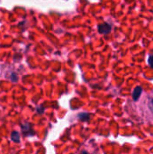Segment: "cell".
<instances>
[{
  "instance_id": "cell-1",
  "label": "cell",
  "mask_w": 153,
  "mask_h": 154,
  "mask_svg": "<svg viewBox=\"0 0 153 154\" xmlns=\"http://www.w3.org/2000/svg\"><path fill=\"white\" fill-rule=\"evenodd\" d=\"M97 28H98V32L102 34H106V33L110 32V31H111V25L106 23L99 24Z\"/></svg>"
},
{
  "instance_id": "cell-2",
  "label": "cell",
  "mask_w": 153,
  "mask_h": 154,
  "mask_svg": "<svg viewBox=\"0 0 153 154\" xmlns=\"http://www.w3.org/2000/svg\"><path fill=\"white\" fill-rule=\"evenodd\" d=\"M142 92V88L141 87L135 88V89L133 90V98L134 101H136V100L139 99V97H141Z\"/></svg>"
},
{
  "instance_id": "cell-3",
  "label": "cell",
  "mask_w": 153,
  "mask_h": 154,
  "mask_svg": "<svg viewBox=\"0 0 153 154\" xmlns=\"http://www.w3.org/2000/svg\"><path fill=\"white\" fill-rule=\"evenodd\" d=\"M11 140H12L14 143H19V142H20V135H19V133L16 132V131L12 132V134H11Z\"/></svg>"
},
{
  "instance_id": "cell-4",
  "label": "cell",
  "mask_w": 153,
  "mask_h": 154,
  "mask_svg": "<svg viewBox=\"0 0 153 154\" xmlns=\"http://www.w3.org/2000/svg\"><path fill=\"white\" fill-rule=\"evenodd\" d=\"M78 118L82 121H87V120H89L90 118V115L89 114H87V113H82L79 115Z\"/></svg>"
},
{
  "instance_id": "cell-5",
  "label": "cell",
  "mask_w": 153,
  "mask_h": 154,
  "mask_svg": "<svg viewBox=\"0 0 153 154\" xmlns=\"http://www.w3.org/2000/svg\"><path fill=\"white\" fill-rule=\"evenodd\" d=\"M149 107H150L151 111L153 113V97L150 98V101H149Z\"/></svg>"
},
{
  "instance_id": "cell-6",
  "label": "cell",
  "mask_w": 153,
  "mask_h": 154,
  "mask_svg": "<svg viewBox=\"0 0 153 154\" xmlns=\"http://www.w3.org/2000/svg\"><path fill=\"white\" fill-rule=\"evenodd\" d=\"M148 62H149V65H150V66H151V67L153 69V56H150Z\"/></svg>"
},
{
  "instance_id": "cell-7",
  "label": "cell",
  "mask_w": 153,
  "mask_h": 154,
  "mask_svg": "<svg viewBox=\"0 0 153 154\" xmlns=\"http://www.w3.org/2000/svg\"><path fill=\"white\" fill-rule=\"evenodd\" d=\"M80 154H89V153H87V152H81Z\"/></svg>"
}]
</instances>
